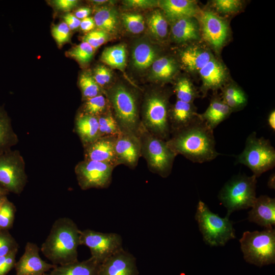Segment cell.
<instances>
[{
	"instance_id": "d4e9b609",
	"label": "cell",
	"mask_w": 275,
	"mask_h": 275,
	"mask_svg": "<svg viewBox=\"0 0 275 275\" xmlns=\"http://www.w3.org/2000/svg\"><path fill=\"white\" fill-rule=\"evenodd\" d=\"M232 112L231 108L218 97L212 98L207 109L202 114H199L200 118L212 130L219 124L227 119Z\"/></svg>"
},
{
	"instance_id": "9f6ffc18",
	"label": "cell",
	"mask_w": 275,
	"mask_h": 275,
	"mask_svg": "<svg viewBox=\"0 0 275 275\" xmlns=\"http://www.w3.org/2000/svg\"><path fill=\"white\" fill-rule=\"evenodd\" d=\"M7 198V196H0V210L5 200Z\"/></svg>"
},
{
	"instance_id": "7c38bea8",
	"label": "cell",
	"mask_w": 275,
	"mask_h": 275,
	"mask_svg": "<svg viewBox=\"0 0 275 275\" xmlns=\"http://www.w3.org/2000/svg\"><path fill=\"white\" fill-rule=\"evenodd\" d=\"M79 243L88 247L91 257L100 264L123 248L120 235L115 233H102L90 229L80 231Z\"/></svg>"
},
{
	"instance_id": "5b68a950",
	"label": "cell",
	"mask_w": 275,
	"mask_h": 275,
	"mask_svg": "<svg viewBox=\"0 0 275 275\" xmlns=\"http://www.w3.org/2000/svg\"><path fill=\"white\" fill-rule=\"evenodd\" d=\"M195 219L207 244L224 246L229 240L236 238L233 222L229 217L222 218L212 212L202 201L197 205Z\"/></svg>"
},
{
	"instance_id": "bcb514c9",
	"label": "cell",
	"mask_w": 275,
	"mask_h": 275,
	"mask_svg": "<svg viewBox=\"0 0 275 275\" xmlns=\"http://www.w3.org/2000/svg\"><path fill=\"white\" fill-rule=\"evenodd\" d=\"M18 250H14L8 255L0 257V275H6L14 268Z\"/></svg>"
},
{
	"instance_id": "277c9868",
	"label": "cell",
	"mask_w": 275,
	"mask_h": 275,
	"mask_svg": "<svg viewBox=\"0 0 275 275\" xmlns=\"http://www.w3.org/2000/svg\"><path fill=\"white\" fill-rule=\"evenodd\" d=\"M138 136L141 144V156L146 160L149 171L162 178L168 177L171 173L177 155L168 146L166 141L154 135L142 125Z\"/></svg>"
},
{
	"instance_id": "52a82bcc",
	"label": "cell",
	"mask_w": 275,
	"mask_h": 275,
	"mask_svg": "<svg viewBox=\"0 0 275 275\" xmlns=\"http://www.w3.org/2000/svg\"><path fill=\"white\" fill-rule=\"evenodd\" d=\"M257 177L253 175H237L223 187L218 194V199L227 208V216L235 210L252 207L256 200Z\"/></svg>"
},
{
	"instance_id": "db71d44e",
	"label": "cell",
	"mask_w": 275,
	"mask_h": 275,
	"mask_svg": "<svg viewBox=\"0 0 275 275\" xmlns=\"http://www.w3.org/2000/svg\"><path fill=\"white\" fill-rule=\"evenodd\" d=\"M274 174H272L269 178L267 185L269 188L274 189L275 183H274Z\"/></svg>"
},
{
	"instance_id": "f5cc1de1",
	"label": "cell",
	"mask_w": 275,
	"mask_h": 275,
	"mask_svg": "<svg viewBox=\"0 0 275 275\" xmlns=\"http://www.w3.org/2000/svg\"><path fill=\"white\" fill-rule=\"evenodd\" d=\"M267 123L269 127L273 131L275 130V111H272L267 118Z\"/></svg>"
},
{
	"instance_id": "9c48e42d",
	"label": "cell",
	"mask_w": 275,
	"mask_h": 275,
	"mask_svg": "<svg viewBox=\"0 0 275 275\" xmlns=\"http://www.w3.org/2000/svg\"><path fill=\"white\" fill-rule=\"evenodd\" d=\"M169 111L167 95L152 92L145 99L141 124L149 132L167 141L171 135Z\"/></svg>"
},
{
	"instance_id": "7bdbcfd3",
	"label": "cell",
	"mask_w": 275,
	"mask_h": 275,
	"mask_svg": "<svg viewBox=\"0 0 275 275\" xmlns=\"http://www.w3.org/2000/svg\"><path fill=\"white\" fill-rule=\"evenodd\" d=\"M212 4L217 12L224 14L236 12L242 6L241 2L238 0H215Z\"/></svg>"
},
{
	"instance_id": "4fadbf2b",
	"label": "cell",
	"mask_w": 275,
	"mask_h": 275,
	"mask_svg": "<svg viewBox=\"0 0 275 275\" xmlns=\"http://www.w3.org/2000/svg\"><path fill=\"white\" fill-rule=\"evenodd\" d=\"M36 244L28 242L24 252L14 266L16 275H44L57 265L47 263L40 256Z\"/></svg>"
},
{
	"instance_id": "836d02e7",
	"label": "cell",
	"mask_w": 275,
	"mask_h": 275,
	"mask_svg": "<svg viewBox=\"0 0 275 275\" xmlns=\"http://www.w3.org/2000/svg\"><path fill=\"white\" fill-rule=\"evenodd\" d=\"M107 104L106 98L101 94L85 100L79 113L98 117L109 110Z\"/></svg>"
},
{
	"instance_id": "7dc6e473",
	"label": "cell",
	"mask_w": 275,
	"mask_h": 275,
	"mask_svg": "<svg viewBox=\"0 0 275 275\" xmlns=\"http://www.w3.org/2000/svg\"><path fill=\"white\" fill-rule=\"evenodd\" d=\"M125 7L129 8L146 9L154 7L158 4V1L152 0H126L123 1Z\"/></svg>"
},
{
	"instance_id": "d6986e66",
	"label": "cell",
	"mask_w": 275,
	"mask_h": 275,
	"mask_svg": "<svg viewBox=\"0 0 275 275\" xmlns=\"http://www.w3.org/2000/svg\"><path fill=\"white\" fill-rule=\"evenodd\" d=\"M198 117L193 103L177 100L169 111L171 134L182 129L195 121Z\"/></svg>"
},
{
	"instance_id": "cb8c5ba5",
	"label": "cell",
	"mask_w": 275,
	"mask_h": 275,
	"mask_svg": "<svg viewBox=\"0 0 275 275\" xmlns=\"http://www.w3.org/2000/svg\"><path fill=\"white\" fill-rule=\"evenodd\" d=\"M213 58L207 50L197 46H191L182 50L180 61L188 71H199Z\"/></svg>"
},
{
	"instance_id": "11a10c76",
	"label": "cell",
	"mask_w": 275,
	"mask_h": 275,
	"mask_svg": "<svg viewBox=\"0 0 275 275\" xmlns=\"http://www.w3.org/2000/svg\"><path fill=\"white\" fill-rule=\"evenodd\" d=\"M9 193L0 185V196H7Z\"/></svg>"
},
{
	"instance_id": "7402d4cb",
	"label": "cell",
	"mask_w": 275,
	"mask_h": 275,
	"mask_svg": "<svg viewBox=\"0 0 275 275\" xmlns=\"http://www.w3.org/2000/svg\"><path fill=\"white\" fill-rule=\"evenodd\" d=\"M74 130L84 147L100 137L98 117L78 113L74 122Z\"/></svg>"
},
{
	"instance_id": "6da1fadb",
	"label": "cell",
	"mask_w": 275,
	"mask_h": 275,
	"mask_svg": "<svg viewBox=\"0 0 275 275\" xmlns=\"http://www.w3.org/2000/svg\"><path fill=\"white\" fill-rule=\"evenodd\" d=\"M166 142L176 155L181 154L193 162L210 161L220 155L215 149L213 130L199 116L188 126L172 133Z\"/></svg>"
},
{
	"instance_id": "5bb4252c",
	"label": "cell",
	"mask_w": 275,
	"mask_h": 275,
	"mask_svg": "<svg viewBox=\"0 0 275 275\" xmlns=\"http://www.w3.org/2000/svg\"><path fill=\"white\" fill-rule=\"evenodd\" d=\"M200 20L204 38L215 49H219L228 36L227 23L215 13L209 11L202 13Z\"/></svg>"
},
{
	"instance_id": "44dd1931",
	"label": "cell",
	"mask_w": 275,
	"mask_h": 275,
	"mask_svg": "<svg viewBox=\"0 0 275 275\" xmlns=\"http://www.w3.org/2000/svg\"><path fill=\"white\" fill-rule=\"evenodd\" d=\"M158 6L171 22L183 18L194 17L198 12L195 2L190 0H162L158 1Z\"/></svg>"
},
{
	"instance_id": "30bf717a",
	"label": "cell",
	"mask_w": 275,
	"mask_h": 275,
	"mask_svg": "<svg viewBox=\"0 0 275 275\" xmlns=\"http://www.w3.org/2000/svg\"><path fill=\"white\" fill-rule=\"evenodd\" d=\"M27 183L25 164L19 151L0 152V185L9 194L20 195Z\"/></svg>"
},
{
	"instance_id": "7a4b0ae2",
	"label": "cell",
	"mask_w": 275,
	"mask_h": 275,
	"mask_svg": "<svg viewBox=\"0 0 275 275\" xmlns=\"http://www.w3.org/2000/svg\"><path fill=\"white\" fill-rule=\"evenodd\" d=\"M80 230L67 217L55 221L40 251L52 264L59 266L78 261Z\"/></svg>"
},
{
	"instance_id": "d6a6232c",
	"label": "cell",
	"mask_w": 275,
	"mask_h": 275,
	"mask_svg": "<svg viewBox=\"0 0 275 275\" xmlns=\"http://www.w3.org/2000/svg\"><path fill=\"white\" fill-rule=\"evenodd\" d=\"M147 24L151 34L158 39H164L168 35V23L160 10L152 11L147 19Z\"/></svg>"
},
{
	"instance_id": "ee69618b",
	"label": "cell",
	"mask_w": 275,
	"mask_h": 275,
	"mask_svg": "<svg viewBox=\"0 0 275 275\" xmlns=\"http://www.w3.org/2000/svg\"><path fill=\"white\" fill-rule=\"evenodd\" d=\"M53 37L59 46L68 42L70 39V30L65 22L54 25L51 30Z\"/></svg>"
},
{
	"instance_id": "603a6c76",
	"label": "cell",
	"mask_w": 275,
	"mask_h": 275,
	"mask_svg": "<svg viewBox=\"0 0 275 275\" xmlns=\"http://www.w3.org/2000/svg\"><path fill=\"white\" fill-rule=\"evenodd\" d=\"M100 264L91 257L82 261L57 266L45 275H98Z\"/></svg>"
},
{
	"instance_id": "b9f144b4",
	"label": "cell",
	"mask_w": 275,
	"mask_h": 275,
	"mask_svg": "<svg viewBox=\"0 0 275 275\" xmlns=\"http://www.w3.org/2000/svg\"><path fill=\"white\" fill-rule=\"evenodd\" d=\"M109 39V34L99 29L92 30L82 37L83 42L90 45L95 50Z\"/></svg>"
},
{
	"instance_id": "f907efd6",
	"label": "cell",
	"mask_w": 275,
	"mask_h": 275,
	"mask_svg": "<svg viewBox=\"0 0 275 275\" xmlns=\"http://www.w3.org/2000/svg\"><path fill=\"white\" fill-rule=\"evenodd\" d=\"M95 26L93 18L88 17L80 21L79 26L82 31L89 32L92 31Z\"/></svg>"
},
{
	"instance_id": "680465c9",
	"label": "cell",
	"mask_w": 275,
	"mask_h": 275,
	"mask_svg": "<svg viewBox=\"0 0 275 275\" xmlns=\"http://www.w3.org/2000/svg\"><path fill=\"white\" fill-rule=\"evenodd\" d=\"M45 274H44V275H45Z\"/></svg>"
},
{
	"instance_id": "e575fe53",
	"label": "cell",
	"mask_w": 275,
	"mask_h": 275,
	"mask_svg": "<svg viewBox=\"0 0 275 275\" xmlns=\"http://www.w3.org/2000/svg\"><path fill=\"white\" fill-rule=\"evenodd\" d=\"M100 137L118 136L121 132L112 112L108 110L98 117Z\"/></svg>"
},
{
	"instance_id": "ba28073f",
	"label": "cell",
	"mask_w": 275,
	"mask_h": 275,
	"mask_svg": "<svg viewBox=\"0 0 275 275\" xmlns=\"http://www.w3.org/2000/svg\"><path fill=\"white\" fill-rule=\"evenodd\" d=\"M237 162L246 166L257 178L275 166V150L269 140L258 138L256 132L247 138L243 151Z\"/></svg>"
},
{
	"instance_id": "d590c367",
	"label": "cell",
	"mask_w": 275,
	"mask_h": 275,
	"mask_svg": "<svg viewBox=\"0 0 275 275\" xmlns=\"http://www.w3.org/2000/svg\"><path fill=\"white\" fill-rule=\"evenodd\" d=\"M79 85L85 100L102 94L100 87L89 73H84L80 75Z\"/></svg>"
},
{
	"instance_id": "f546056e",
	"label": "cell",
	"mask_w": 275,
	"mask_h": 275,
	"mask_svg": "<svg viewBox=\"0 0 275 275\" xmlns=\"http://www.w3.org/2000/svg\"><path fill=\"white\" fill-rule=\"evenodd\" d=\"M101 61L110 67L124 71L126 66L127 51L124 44H120L105 48Z\"/></svg>"
},
{
	"instance_id": "6f0895ef",
	"label": "cell",
	"mask_w": 275,
	"mask_h": 275,
	"mask_svg": "<svg viewBox=\"0 0 275 275\" xmlns=\"http://www.w3.org/2000/svg\"><path fill=\"white\" fill-rule=\"evenodd\" d=\"M93 3H95L96 4H103V3H106V2H108L107 1H104V0H100V1H98V0H95V1H92Z\"/></svg>"
},
{
	"instance_id": "ac0fdd59",
	"label": "cell",
	"mask_w": 275,
	"mask_h": 275,
	"mask_svg": "<svg viewBox=\"0 0 275 275\" xmlns=\"http://www.w3.org/2000/svg\"><path fill=\"white\" fill-rule=\"evenodd\" d=\"M252 207L248 213L249 221L265 229L272 228L275 225V199L261 195L256 198Z\"/></svg>"
},
{
	"instance_id": "4dcf8cb0",
	"label": "cell",
	"mask_w": 275,
	"mask_h": 275,
	"mask_svg": "<svg viewBox=\"0 0 275 275\" xmlns=\"http://www.w3.org/2000/svg\"><path fill=\"white\" fill-rule=\"evenodd\" d=\"M177 66L175 60L169 57L156 59L151 65V74L154 79L166 81L176 73Z\"/></svg>"
},
{
	"instance_id": "c3c4849f",
	"label": "cell",
	"mask_w": 275,
	"mask_h": 275,
	"mask_svg": "<svg viewBox=\"0 0 275 275\" xmlns=\"http://www.w3.org/2000/svg\"><path fill=\"white\" fill-rule=\"evenodd\" d=\"M78 3L76 0H56L53 1L56 7L60 10L67 11L75 7Z\"/></svg>"
},
{
	"instance_id": "f6af8a7d",
	"label": "cell",
	"mask_w": 275,
	"mask_h": 275,
	"mask_svg": "<svg viewBox=\"0 0 275 275\" xmlns=\"http://www.w3.org/2000/svg\"><path fill=\"white\" fill-rule=\"evenodd\" d=\"M111 71L104 65H99L94 69L93 78L101 87L108 84L112 78Z\"/></svg>"
},
{
	"instance_id": "ab89813d",
	"label": "cell",
	"mask_w": 275,
	"mask_h": 275,
	"mask_svg": "<svg viewBox=\"0 0 275 275\" xmlns=\"http://www.w3.org/2000/svg\"><path fill=\"white\" fill-rule=\"evenodd\" d=\"M122 20L126 29L132 34H139L145 29L144 17L141 14L124 13L122 14Z\"/></svg>"
},
{
	"instance_id": "74e56055",
	"label": "cell",
	"mask_w": 275,
	"mask_h": 275,
	"mask_svg": "<svg viewBox=\"0 0 275 275\" xmlns=\"http://www.w3.org/2000/svg\"><path fill=\"white\" fill-rule=\"evenodd\" d=\"M95 50L88 43L82 41L69 50L67 54L80 64L85 65L92 60Z\"/></svg>"
},
{
	"instance_id": "f35d334b",
	"label": "cell",
	"mask_w": 275,
	"mask_h": 275,
	"mask_svg": "<svg viewBox=\"0 0 275 275\" xmlns=\"http://www.w3.org/2000/svg\"><path fill=\"white\" fill-rule=\"evenodd\" d=\"M16 207L8 198L3 203L0 210V229L9 230L13 227L15 219Z\"/></svg>"
},
{
	"instance_id": "1f68e13d",
	"label": "cell",
	"mask_w": 275,
	"mask_h": 275,
	"mask_svg": "<svg viewBox=\"0 0 275 275\" xmlns=\"http://www.w3.org/2000/svg\"><path fill=\"white\" fill-rule=\"evenodd\" d=\"M222 100L232 112L241 109L247 103L244 92L234 85L229 86L223 90Z\"/></svg>"
},
{
	"instance_id": "e0dca14e",
	"label": "cell",
	"mask_w": 275,
	"mask_h": 275,
	"mask_svg": "<svg viewBox=\"0 0 275 275\" xmlns=\"http://www.w3.org/2000/svg\"><path fill=\"white\" fill-rule=\"evenodd\" d=\"M117 136H105L98 138L84 147V159L107 163L117 166L115 143Z\"/></svg>"
},
{
	"instance_id": "4316f807",
	"label": "cell",
	"mask_w": 275,
	"mask_h": 275,
	"mask_svg": "<svg viewBox=\"0 0 275 275\" xmlns=\"http://www.w3.org/2000/svg\"><path fill=\"white\" fill-rule=\"evenodd\" d=\"M155 49L148 43L141 42L136 44L132 52L133 65L138 69H146L152 65L157 59Z\"/></svg>"
},
{
	"instance_id": "ffe728a7",
	"label": "cell",
	"mask_w": 275,
	"mask_h": 275,
	"mask_svg": "<svg viewBox=\"0 0 275 275\" xmlns=\"http://www.w3.org/2000/svg\"><path fill=\"white\" fill-rule=\"evenodd\" d=\"M204 94L210 89L216 90L224 84L227 72L224 66L213 58L199 71Z\"/></svg>"
},
{
	"instance_id": "60d3db41",
	"label": "cell",
	"mask_w": 275,
	"mask_h": 275,
	"mask_svg": "<svg viewBox=\"0 0 275 275\" xmlns=\"http://www.w3.org/2000/svg\"><path fill=\"white\" fill-rule=\"evenodd\" d=\"M18 249V243L9 231L0 229V257Z\"/></svg>"
},
{
	"instance_id": "816d5d0a",
	"label": "cell",
	"mask_w": 275,
	"mask_h": 275,
	"mask_svg": "<svg viewBox=\"0 0 275 275\" xmlns=\"http://www.w3.org/2000/svg\"><path fill=\"white\" fill-rule=\"evenodd\" d=\"M91 13V9L87 7H82L78 9L75 12L74 15L78 19H83L89 17Z\"/></svg>"
},
{
	"instance_id": "f1b7e54d",
	"label": "cell",
	"mask_w": 275,
	"mask_h": 275,
	"mask_svg": "<svg viewBox=\"0 0 275 275\" xmlns=\"http://www.w3.org/2000/svg\"><path fill=\"white\" fill-rule=\"evenodd\" d=\"M93 19L98 29L109 34L115 33L117 29L118 12L114 8L102 7L97 8Z\"/></svg>"
},
{
	"instance_id": "2e32d148",
	"label": "cell",
	"mask_w": 275,
	"mask_h": 275,
	"mask_svg": "<svg viewBox=\"0 0 275 275\" xmlns=\"http://www.w3.org/2000/svg\"><path fill=\"white\" fill-rule=\"evenodd\" d=\"M136 258L123 248L103 261L98 275H138Z\"/></svg>"
},
{
	"instance_id": "681fc988",
	"label": "cell",
	"mask_w": 275,
	"mask_h": 275,
	"mask_svg": "<svg viewBox=\"0 0 275 275\" xmlns=\"http://www.w3.org/2000/svg\"><path fill=\"white\" fill-rule=\"evenodd\" d=\"M63 18L70 30H75L80 26V20L71 13L66 14Z\"/></svg>"
},
{
	"instance_id": "83f0119b",
	"label": "cell",
	"mask_w": 275,
	"mask_h": 275,
	"mask_svg": "<svg viewBox=\"0 0 275 275\" xmlns=\"http://www.w3.org/2000/svg\"><path fill=\"white\" fill-rule=\"evenodd\" d=\"M19 142L10 118L4 108L0 106V152L11 149Z\"/></svg>"
},
{
	"instance_id": "8d00e7d4",
	"label": "cell",
	"mask_w": 275,
	"mask_h": 275,
	"mask_svg": "<svg viewBox=\"0 0 275 275\" xmlns=\"http://www.w3.org/2000/svg\"><path fill=\"white\" fill-rule=\"evenodd\" d=\"M177 100L187 103H193L197 93L191 82L186 78L180 79L175 87Z\"/></svg>"
},
{
	"instance_id": "484cf974",
	"label": "cell",
	"mask_w": 275,
	"mask_h": 275,
	"mask_svg": "<svg viewBox=\"0 0 275 275\" xmlns=\"http://www.w3.org/2000/svg\"><path fill=\"white\" fill-rule=\"evenodd\" d=\"M172 34L177 42L195 41L199 38V28L194 17H185L172 22Z\"/></svg>"
},
{
	"instance_id": "3957f363",
	"label": "cell",
	"mask_w": 275,
	"mask_h": 275,
	"mask_svg": "<svg viewBox=\"0 0 275 275\" xmlns=\"http://www.w3.org/2000/svg\"><path fill=\"white\" fill-rule=\"evenodd\" d=\"M108 96L121 132L138 136L142 124L135 94L125 86L118 85L108 91Z\"/></svg>"
},
{
	"instance_id": "9a60e30c",
	"label": "cell",
	"mask_w": 275,
	"mask_h": 275,
	"mask_svg": "<svg viewBox=\"0 0 275 275\" xmlns=\"http://www.w3.org/2000/svg\"><path fill=\"white\" fill-rule=\"evenodd\" d=\"M117 166L124 164L131 169L138 165L141 156V144L138 136L121 132L115 143Z\"/></svg>"
},
{
	"instance_id": "8992f818",
	"label": "cell",
	"mask_w": 275,
	"mask_h": 275,
	"mask_svg": "<svg viewBox=\"0 0 275 275\" xmlns=\"http://www.w3.org/2000/svg\"><path fill=\"white\" fill-rule=\"evenodd\" d=\"M244 260L258 266L275 262V230L246 231L239 240Z\"/></svg>"
},
{
	"instance_id": "8fae6325",
	"label": "cell",
	"mask_w": 275,
	"mask_h": 275,
	"mask_svg": "<svg viewBox=\"0 0 275 275\" xmlns=\"http://www.w3.org/2000/svg\"><path fill=\"white\" fill-rule=\"evenodd\" d=\"M114 168L107 163L84 159L77 163L74 172L82 190L106 188L111 183Z\"/></svg>"
}]
</instances>
